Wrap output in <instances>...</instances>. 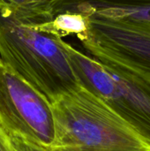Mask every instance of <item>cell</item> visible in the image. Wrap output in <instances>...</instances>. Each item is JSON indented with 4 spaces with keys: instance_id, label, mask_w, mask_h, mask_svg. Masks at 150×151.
Instances as JSON below:
<instances>
[{
    "instance_id": "6da1fadb",
    "label": "cell",
    "mask_w": 150,
    "mask_h": 151,
    "mask_svg": "<svg viewBox=\"0 0 150 151\" xmlns=\"http://www.w3.org/2000/svg\"><path fill=\"white\" fill-rule=\"evenodd\" d=\"M0 58L50 104L80 86L65 41L40 31L1 1Z\"/></svg>"
},
{
    "instance_id": "30bf717a",
    "label": "cell",
    "mask_w": 150,
    "mask_h": 151,
    "mask_svg": "<svg viewBox=\"0 0 150 151\" xmlns=\"http://www.w3.org/2000/svg\"><path fill=\"white\" fill-rule=\"evenodd\" d=\"M0 151H15L11 139L6 129L0 122Z\"/></svg>"
},
{
    "instance_id": "52a82bcc",
    "label": "cell",
    "mask_w": 150,
    "mask_h": 151,
    "mask_svg": "<svg viewBox=\"0 0 150 151\" xmlns=\"http://www.w3.org/2000/svg\"><path fill=\"white\" fill-rule=\"evenodd\" d=\"M88 22V17L82 13L65 11L56 13L49 21L31 24L40 31L50 34L61 39L74 35L81 41L87 35Z\"/></svg>"
},
{
    "instance_id": "ba28073f",
    "label": "cell",
    "mask_w": 150,
    "mask_h": 151,
    "mask_svg": "<svg viewBox=\"0 0 150 151\" xmlns=\"http://www.w3.org/2000/svg\"><path fill=\"white\" fill-rule=\"evenodd\" d=\"M12 8L20 17L33 24L43 23L52 19L60 0H0Z\"/></svg>"
},
{
    "instance_id": "9c48e42d",
    "label": "cell",
    "mask_w": 150,
    "mask_h": 151,
    "mask_svg": "<svg viewBox=\"0 0 150 151\" xmlns=\"http://www.w3.org/2000/svg\"><path fill=\"white\" fill-rule=\"evenodd\" d=\"M15 151H48V150L37 143H34L20 135H10Z\"/></svg>"
},
{
    "instance_id": "8992f818",
    "label": "cell",
    "mask_w": 150,
    "mask_h": 151,
    "mask_svg": "<svg viewBox=\"0 0 150 151\" xmlns=\"http://www.w3.org/2000/svg\"><path fill=\"white\" fill-rule=\"evenodd\" d=\"M65 11L107 19L150 22V0H60L54 13Z\"/></svg>"
},
{
    "instance_id": "8fae6325",
    "label": "cell",
    "mask_w": 150,
    "mask_h": 151,
    "mask_svg": "<svg viewBox=\"0 0 150 151\" xmlns=\"http://www.w3.org/2000/svg\"><path fill=\"white\" fill-rule=\"evenodd\" d=\"M3 65V63H2V60H1V58H0V66Z\"/></svg>"
},
{
    "instance_id": "7a4b0ae2",
    "label": "cell",
    "mask_w": 150,
    "mask_h": 151,
    "mask_svg": "<svg viewBox=\"0 0 150 151\" xmlns=\"http://www.w3.org/2000/svg\"><path fill=\"white\" fill-rule=\"evenodd\" d=\"M48 151H150V142L101 98L79 86L50 104Z\"/></svg>"
},
{
    "instance_id": "277c9868",
    "label": "cell",
    "mask_w": 150,
    "mask_h": 151,
    "mask_svg": "<svg viewBox=\"0 0 150 151\" xmlns=\"http://www.w3.org/2000/svg\"><path fill=\"white\" fill-rule=\"evenodd\" d=\"M80 86L101 98L150 142V88L116 73L65 42Z\"/></svg>"
},
{
    "instance_id": "3957f363",
    "label": "cell",
    "mask_w": 150,
    "mask_h": 151,
    "mask_svg": "<svg viewBox=\"0 0 150 151\" xmlns=\"http://www.w3.org/2000/svg\"><path fill=\"white\" fill-rule=\"evenodd\" d=\"M80 41L92 58L112 72L150 88V22L88 17Z\"/></svg>"
},
{
    "instance_id": "5b68a950",
    "label": "cell",
    "mask_w": 150,
    "mask_h": 151,
    "mask_svg": "<svg viewBox=\"0 0 150 151\" xmlns=\"http://www.w3.org/2000/svg\"><path fill=\"white\" fill-rule=\"evenodd\" d=\"M0 122L10 135H20L46 149L54 138L50 104L4 65L0 66Z\"/></svg>"
}]
</instances>
